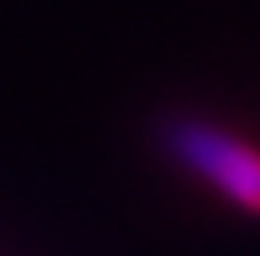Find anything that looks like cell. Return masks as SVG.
Listing matches in <instances>:
<instances>
[{
	"label": "cell",
	"instance_id": "cell-1",
	"mask_svg": "<svg viewBox=\"0 0 260 256\" xmlns=\"http://www.w3.org/2000/svg\"><path fill=\"white\" fill-rule=\"evenodd\" d=\"M166 150L233 209L260 217V146L209 118H174L166 126Z\"/></svg>",
	"mask_w": 260,
	"mask_h": 256
}]
</instances>
